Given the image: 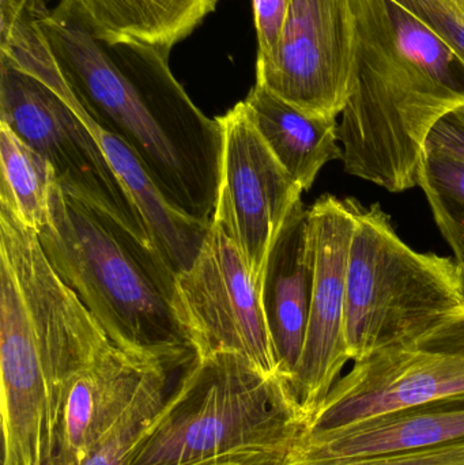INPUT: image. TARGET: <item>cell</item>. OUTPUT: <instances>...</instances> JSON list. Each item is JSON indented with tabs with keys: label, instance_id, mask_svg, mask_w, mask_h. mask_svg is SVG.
Here are the masks:
<instances>
[{
	"label": "cell",
	"instance_id": "cell-19",
	"mask_svg": "<svg viewBox=\"0 0 464 465\" xmlns=\"http://www.w3.org/2000/svg\"><path fill=\"white\" fill-rule=\"evenodd\" d=\"M417 185L427 196L439 231L464 267V158L425 150Z\"/></svg>",
	"mask_w": 464,
	"mask_h": 465
},
{
	"label": "cell",
	"instance_id": "cell-5",
	"mask_svg": "<svg viewBox=\"0 0 464 465\" xmlns=\"http://www.w3.org/2000/svg\"><path fill=\"white\" fill-rule=\"evenodd\" d=\"M308 426L285 380L232 352L195 357L128 465H280Z\"/></svg>",
	"mask_w": 464,
	"mask_h": 465
},
{
	"label": "cell",
	"instance_id": "cell-21",
	"mask_svg": "<svg viewBox=\"0 0 464 465\" xmlns=\"http://www.w3.org/2000/svg\"><path fill=\"white\" fill-rule=\"evenodd\" d=\"M280 465H464V440L440 447L340 460H301L286 456Z\"/></svg>",
	"mask_w": 464,
	"mask_h": 465
},
{
	"label": "cell",
	"instance_id": "cell-4",
	"mask_svg": "<svg viewBox=\"0 0 464 465\" xmlns=\"http://www.w3.org/2000/svg\"><path fill=\"white\" fill-rule=\"evenodd\" d=\"M41 248L108 338L160 358L172 369L195 358L174 311L176 273L150 243L103 210L65 193H49Z\"/></svg>",
	"mask_w": 464,
	"mask_h": 465
},
{
	"label": "cell",
	"instance_id": "cell-11",
	"mask_svg": "<svg viewBox=\"0 0 464 465\" xmlns=\"http://www.w3.org/2000/svg\"><path fill=\"white\" fill-rule=\"evenodd\" d=\"M217 120L222 152L212 223L239 246L261 283L270 249L304 191L275 160L244 101Z\"/></svg>",
	"mask_w": 464,
	"mask_h": 465
},
{
	"label": "cell",
	"instance_id": "cell-9",
	"mask_svg": "<svg viewBox=\"0 0 464 465\" xmlns=\"http://www.w3.org/2000/svg\"><path fill=\"white\" fill-rule=\"evenodd\" d=\"M174 311L196 358L232 352L266 376L282 379L261 283L239 246L214 223L195 262L176 275Z\"/></svg>",
	"mask_w": 464,
	"mask_h": 465
},
{
	"label": "cell",
	"instance_id": "cell-6",
	"mask_svg": "<svg viewBox=\"0 0 464 465\" xmlns=\"http://www.w3.org/2000/svg\"><path fill=\"white\" fill-rule=\"evenodd\" d=\"M464 305V267L403 242L380 204H357L346 292L350 361L425 332Z\"/></svg>",
	"mask_w": 464,
	"mask_h": 465
},
{
	"label": "cell",
	"instance_id": "cell-1",
	"mask_svg": "<svg viewBox=\"0 0 464 465\" xmlns=\"http://www.w3.org/2000/svg\"><path fill=\"white\" fill-rule=\"evenodd\" d=\"M35 26L64 84L87 116L122 139L166 202L212 225L222 135L179 84L169 54L95 29L76 0L48 8L30 0Z\"/></svg>",
	"mask_w": 464,
	"mask_h": 465
},
{
	"label": "cell",
	"instance_id": "cell-20",
	"mask_svg": "<svg viewBox=\"0 0 464 465\" xmlns=\"http://www.w3.org/2000/svg\"><path fill=\"white\" fill-rule=\"evenodd\" d=\"M169 371L171 368L160 365L144 377L130 406L79 465H128L133 447L168 396Z\"/></svg>",
	"mask_w": 464,
	"mask_h": 465
},
{
	"label": "cell",
	"instance_id": "cell-10",
	"mask_svg": "<svg viewBox=\"0 0 464 465\" xmlns=\"http://www.w3.org/2000/svg\"><path fill=\"white\" fill-rule=\"evenodd\" d=\"M353 0H291L280 43L256 62V84L310 116L342 114L357 70Z\"/></svg>",
	"mask_w": 464,
	"mask_h": 465
},
{
	"label": "cell",
	"instance_id": "cell-2",
	"mask_svg": "<svg viewBox=\"0 0 464 465\" xmlns=\"http://www.w3.org/2000/svg\"><path fill=\"white\" fill-rule=\"evenodd\" d=\"M359 52L342 112L343 168L397 193L417 187L428 136L464 104V57L395 0H353Z\"/></svg>",
	"mask_w": 464,
	"mask_h": 465
},
{
	"label": "cell",
	"instance_id": "cell-17",
	"mask_svg": "<svg viewBox=\"0 0 464 465\" xmlns=\"http://www.w3.org/2000/svg\"><path fill=\"white\" fill-rule=\"evenodd\" d=\"M220 0H76L103 35L138 41L163 54L191 35Z\"/></svg>",
	"mask_w": 464,
	"mask_h": 465
},
{
	"label": "cell",
	"instance_id": "cell-14",
	"mask_svg": "<svg viewBox=\"0 0 464 465\" xmlns=\"http://www.w3.org/2000/svg\"><path fill=\"white\" fill-rule=\"evenodd\" d=\"M313 292L310 210L300 201L275 238L261 279V297L280 374L291 385L301 358Z\"/></svg>",
	"mask_w": 464,
	"mask_h": 465
},
{
	"label": "cell",
	"instance_id": "cell-12",
	"mask_svg": "<svg viewBox=\"0 0 464 465\" xmlns=\"http://www.w3.org/2000/svg\"><path fill=\"white\" fill-rule=\"evenodd\" d=\"M357 204L356 199L324 195L308 209L313 292L304 349L291 388L310 425L350 361L345 339L346 292Z\"/></svg>",
	"mask_w": 464,
	"mask_h": 465
},
{
	"label": "cell",
	"instance_id": "cell-22",
	"mask_svg": "<svg viewBox=\"0 0 464 465\" xmlns=\"http://www.w3.org/2000/svg\"><path fill=\"white\" fill-rule=\"evenodd\" d=\"M429 25L464 57V0H395Z\"/></svg>",
	"mask_w": 464,
	"mask_h": 465
},
{
	"label": "cell",
	"instance_id": "cell-15",
	"mask_svg": "<svg viewBox=\"0 0 464 465\" xmlns=\"http://www.w3.org/2000/svg\"><path fill=\"white\" fill-rule=\"evenodd\" d=\"M73 108L92 131L112 169L124 185L161 259L176 275L188 270L195 262L210 226L201 225L173 209L133 150L122 139L95 124L78 101L73 104Z\"/></svg>",
	"mask_w": 464,
	"mask_h": 465
},
{
	"label": "cell",
	"instance_id": "cell-7",
	"mask_svg": "<svg viewBox=\"0 0 464 465\" xmlns=\"http://www.w3.org/2000/svg\"><path fill=\"white\" fill-rule=\"evenodd\" d=\"M0 123L45 158L65 193L103 210L153 246L124 185L73 105L2 54Z\"/></svg>",
	"mask_w": 464,
	"mask_h": 465
},
{
	"label": "cell",
	"instance_id": "cell-13",
	"mask_svg": "<svg viewBox=\"0 0 464 465\" xmlns=\"http://www.w3.org/2000/svg\"><path fill=\"white\" fill-rule=\"evenodd\" d=\"M464 440V395L438 399L324 433L302 434L289 458L340 460L440 447Z\"/></svg>",
	"mask_w": 464,
	"mask_h": 465
},
{
	"label": "cell",
	"instance_id": "cell-23",
	"mask_svg": "<svg viewBox=\"0 0 464 465\" xmlns=\"http://www.w3.org/2000/svg\"><path fill=\"white\" fill-rule=\"evenodd\" d=\"M291 5V0H252L258 35L256 62L266 60L277 48Z\"/></svg>",
	"mask_w": 464,
	"mask_h": 465
},
{
	"label": "cell",
	"instance_id": "cell-18",
	"mask_svg": "<svg viewBox=\"0 0 464 465\" xmlns=\"http://www.w3.org/2000/svg\"><path fill=\"white\" fill-rule=\"evenodd\" d=\"M0 201L35 232L48 223L49 193L56 182L51 165L7 125L0 123Z\"/></svg>",
	"mask_w": 464,
	"mask_h": 465
},
{
	"label": "cell",
	"instance_id": "cell-16",
	"mask_svg": "<svg viewBox=\"0 0 464 465\" xmlns=\"http://www.w3.org/2000/svg\"><path fill=\"white\" fill-rule=\"evenodd\" d=\"M244 103L259 135L304 193L327 163L342 160L337 119L310 116L259 84Z\"/></svg>",
	"mask_w": 464,
	"mask_h": 465
},
{
	"label": "cell",
	"instance_id": "cell-24",
	"mask_svg": "<svg viewBox=\"0 0 464 465\" xmlns=\"http://www.w3.org/2000/svg\"><path fill=\"white\" fill-rule=\"evenodd\" d=\"M427 149L443 150L464 158V104L439 120L428 136Z\"/></svg>",
	"mask_w": 464,
	"mask_h": 465
},
{
	"label": "cell",
	"instance_id": "cell-3",
	"mask_svg": "<svg viewBox=\"0 0 464 465\" xmlns=\"http://www.w3.org/2000/svg\"><path fill=\"white\" fill-rule=\"evenodd\" d=\"M112 341L46 259L37 232L0 201L2 433L22 450L54 437L63 384Z\"/></svg>",
	"mask_w": 464,
	"mask_h": 465
},
{
	"label": "cell",
	"instance_id": "cell-25",
	"mask_svg": "<svg viewBox=\"0 0 464 465\" xmlns=\"http://www.w3.org/2000/svg\"><path fill=\"white\" fill-rule=\"evenodd\" d=\"M48 3L49 0H44ZM29 0H0V25L10 24L21 15Z\"/></svg>",
	"mask_w": 464,
	"mask_h": 465
},
{
	"label": "cell",
	"instance_id": "cell-8",
	"mask_svg": "<svg viewBox=\"0 0 464 465\" xmlns=\"http://www.w3.org/2000/svg\"><path fill=\"white\" fill-rule=\"evenodd\" d=\"M459 395H464V305L425 332L356 361L335 382L307 433Z\"/></svg>",
	"mask_w": 464,
	"mask_h": 465
}]
</instances>
